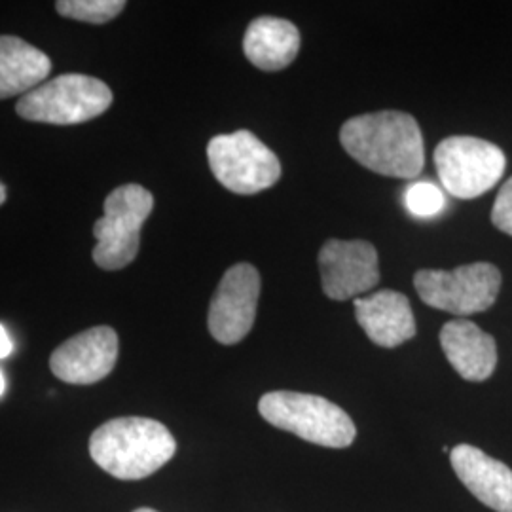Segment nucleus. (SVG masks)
<instances>
[{
	"instance_id": "1",
	"label": "nucleus",
	"mask_w": 512,
	"mask_h": 512,
	"mask_svg": "<svg viewBox=\"0 0 512 512\" xmlns=\"http://www.w3.org/2000/svg\"><path fill=\"white\" fill-rule=\"evenodd\" d=\"M340 143L353 160L385 177L414 179L425 165L420 124L401 110L351 118L340 129Z\"/></svg>"
},
{
	"instance_id": "2",
	"label": "nucleus",
	"mask_w": 512,
	"mask_h": 512,
	"mask_svg": "<svg viewBox=\"0 0 512 512\" xmlns=\"http://www.w3.org/2000/svg\"><path fill=\"white\" fill-rule=\"evenodd\" d=\"M177 452V442L160 421L114 418L93 431L92 459L120 480H143L162 469Z\"/></svg>"
},
{
	"instance_id": "3",
	"label": "nucleus",
	"mask_w": 512,
	"mask_h": 512,
	"mask_svg": "<svg viewBox=\"0 0 512 512\" xmlns=\"http://www.w3.org/2000/svg\"><path fill=\"white\" fill-rule=\"evenodd\" d=\"M258 412L277 429L325 448H348L357 437L348 412L319 395L272 391L260 399Z\"/></svg>"
},
{
	"instance_id": "4",
	"label": "nucleus",
	"mask_w": 512,
	"mask_h": 512,
	"mask_svg": "<svg viewBox=\"0 0 512 512\" xmlns=\"http://www.w3.org/2000/svg\"><path fill=\"white\" fill-rule=\"evenodd\" d=\"M103 209L105 215L93 226V260L101 270L116 272L139 255L141 228L154 209V196L141 184H124L110 192Z\"/></svg>"
},
{
	"instance_id": "5",
	"label": "nucleus",
	"mask_w": 512,
	"mask_h": 512,
	"mask_svg": "<svg viewBox=\"0 0 512 512\" xmlns=\"http://www.w3.org/2000/svg\"><path fill=\"white\" fill-rule=\"evenodd\" d=\"M112 92L105 82L88 74H61L25 93L18 101L19 116L29 122L73 126L105 114Z\"/></svg>"
},
{
	"instance_id": "6",
	"label": "nucleus",
	"mask_w": 512,
	"mask_h": 512,
	"mask_svg": "<svg viewBox=\"0 0 512 512\" xmlns=\"http://www.w3.org/2000/svg\"><path fill=\"white\" fill-rule=\"evenodd\" d=\"M207 160L215 179L241 196L268 190L281 179L279 158L247 129L213 137L207 145Z\"/></svg>"
},
{
	"instance_id": "7",
	"label": "nucleus",
	"mask_w": 512,
	"mask_h": 512,
	"mask_svg": "<svg viewBox=\"0 0 512 512\" xmlns=\"http://www.w3.org/2000/svg\"><path fill=\"white\" fill-rule=\"evenodd\" d=\"M414 287L427 306L465 317L494 306L501 272L490 262L465 264L456 270H420Z\"/></svg>"
},
{
	"instance_id": "8",
	"label": "nucleus",
	"mask_w": 512,
	"mask_h": 512,
	"mask_svg": "<svg viewBox=\"0 0 512 512\" xmlns=\"http://www.w3.org/2000/svg\"><path fill=\"white\" fill-rule=\"evenodd\" d=\"M435 165L444 190L459 200H473L499 183L507 158L490 141L456 135L435 148Z\"/></svg>"
},
{
	"instance_id": "9",
	"label": "nucleus",
	"mask_w": 512,
	"mask_h": 512,
	"mask_svg": "<svg viewBox=\"0 0 512 512\" xmlns=\"http://www.w3.org/2000/svg\"><path fill=\"white\" fill-rule=\"evenodd\" d=\"M260 289V274L253 264L239 262L222 275L207 317L209 332L219 344L234 346L251 332Z\"/></svg>"
},
{
	"instance_id": "10",
	"label": "nucleus",
	"mask_w": 512,
	"mask_h": 512,
	"mask_svg": "<svg viewBox=\"0 0 512 512\" xmlns=\"http://www.w3.org/2000/svg\"><path fill=\"white\" fill-rule=\"evenodd\" d=\"M321 285L330 300L344 302L380 283V260L363 239H329L319 251Z\"/></svg>"
},
{
	"instance_id": "11",
	"label": "nucleus",
	"mask_w": 512,
	"mask_h": 512,
	"mask_svg": "<svg viewBox=\"0 0 512 512\" xmlns=\"http://www.w3.org/2000/svg\"><path fill=\"white\" fill-rule=\"evenodd\" d=\"M118 334L110 327H93L63 342L50 357V368L65 384L101 382L118 361Z\"/></svg>"
},
{
	"instance_id": "12",
	"label": "nucleus",
	"mask_w": 512,
	"mask_h": 512,
	"mask_svg": "<svg viewBox=\"0 0 512 512\" xmlns=\"http://www.w3.org/2000/svg\"><path fill=\"white\" fill-rule=\"evenodd\" d=\"M355 317L366 336L380 348H397L416 336V319L408 296L397 291L355 298Z\"/></svg>"
},
{
	"instance_id": "13",
	"label": "nucleus",
	"mask_w": 512,
	"mask_h": 512,
	"mask_svg": "<svg viewBox=\"0 0 512 512\" xmlns=\"http://www.w3.org/2000/svg\"><path fill=\"white\" fill-rule=\"evenodd\" d=\"M450 461L465 488L495 512H512V469L480 448L459 444Z\"/></svg>"
},
{
	"instance_id": "14",
	"label": "nucleus",
	"mask_w": 512,
	"mask_h": 512,
	"mask_svg": "<svg viewBox=\"0 0 512 512\" xmlns=\"http://www.w3.org/2000/svg\"><path fill=\"white\" fill-rule=\"evenodd\" d=\"M440 348L463 380L484 382L497 366L494 336L467 319H454L440 330Z\"/></svg>"
},
{
	"instance_id": "15",
	"label": "nucleus",
	"mask_w": 512,
	"mask_h": 512,
	"mask_svg": "<svg viewBox=\"0 0 512 512\" xmlns=\"http://www.w3.org/2000/svg\"><path fill=\"white\" fill-rule=\"evenodd\" d=\"M300 50V31L287 19L262 16L251 21L243 38V52L260 71H283Z\"/></svg>"
},
{
	"instance_id": "16",
	"label": "nucleus",
	"mask_w": 512,
	"mask_h": 512,
	"mask_svg": "<svg viewBox=\"0 0 512 512\" xmlns=\"http://www.w3.org/2000/svg\"><path fill=\"white\" fill-rule=\"evenodd\" d=\"M52 71L50 57L19 37H0V99L33 92Z\"/></svg>"
},
{
	"instance_id": "17",
	"label": "nucleus",
	"mask_w": 512,
	"mask_h": 512,
	"mask_svg": "<svg viewBox=\"0 0 512 512\" xmlns=\"http://www.w3.org/2000/svg\"><path fill=\"white\" fill-rule=\"evenodd\" d=\"M124 8V0H61L55 4L59 16L95 25L109 23L110 19L120 16Z\"/></svg>"
},
{
	"instance_id": "18",
	"label": "nucleus",
	"mask_w": 512,
	"mask_h": 512,
	"mask_svg": "<svg viewBox=\"0 0 512 512\" xmlns=\"http://www.w3.org/2000/svg\"><path fill=\"white\" fill-rule=\"evenodd\" d=\"M406 209L418 219H431L442 213L446 198L437 184L414 183L406 188L404 194Z\"/></svg>"
},
{
	"instance_id": "19",
	"label": "nucleus",
	"mask_w": 512,
	"mask_h": 512,
	"mask_svg": "<svg viewBox=\"0 0 512 512\" xmlns=\"http://www.w3.org/2000/svg\"><path fill=\"white\" fill-rule=\"evenodd\" d=\"M492 222L497 230L512 236V177L503 184L495 198L494 209H492Z\"/></svg>"
},
{
	"instance_id": "20",
	"label": "nucleus",
	"mask_w": 512,
	"mask_h": 512,
	"mask_svg": "<svg viewBox=\"0 0 512 512\" xmlns=\"http://www.w3.org/2000/svg\"><path fill=\"white\" fill-rule=\"evenodd\" d=\"M12 349H14V344H12L6 329L0 325V359H6L12 353Z\"/></svg>"
},
{
	"instance_id": "21",
	"label": "nucleus",
	"mask_w": 512,
	"mask_h": 512,
	"mask_svg": "<svg viewBox=\"0 0 512 512\" xmlns=\"http://www.w3.org/2000/svg\"><path fill=\"white\" fill-rule=\"evenodd\" d=\"M4 202H6V186L0 183V205Z\"/></svg>"
},
{
	"instance_id": "22",
	"label": "nucleus",
	"mask_w": 512,
	"mask_h": 512,
	"mask_svg": "<svg viewBox=\"0 0 512 512\" xmlns=\"http://www.w3.org/2000/svg\"><path fill=\"white\" fill-rule=\"evenodd\" d=\"M4 387H6V384H4V376H2V370H0V397H2V393H4Z\"/></svg>"
},
{
	"instance_id": "23",
	"label": "nucleus",
	"mask_w": 512,
	"mask_h": 512,
	"mask_svg": "<svg viewBox=\"0 0 512 512\" xmlns=\"http://www.w3.org/2000/svg\"><path fill=\"white\" fill-rule=\"evenodd\" d=\"M133 512H158V511H154V509H147V507H143V509H137V511H133Z\"/></svg>"
}]
</instances>
